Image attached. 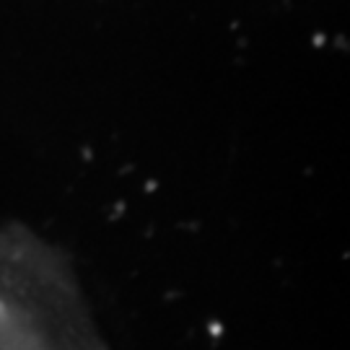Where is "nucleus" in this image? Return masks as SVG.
Wrapping results in <instances>:
<instances>
[{
	"label": "nucleus",
	"instance_id": "obj_1",
	"mask_svg": "<svg viewBox=\"0 0 350 350\" xmlns=\"http://www.w3.org/2000/svg\"><path fill=\"white\" fill-rule=\"evenodd\" d=\"M0 350H112L68 254L24 224L0 226Z\"/></svg>",
	"mask_w": 350,
	"mask_h": 350
}]
</instances>
